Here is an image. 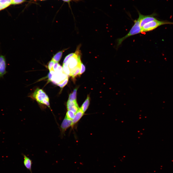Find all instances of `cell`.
I'll return each mask as SVG.
<instances>
[{"label":"cell","instance_id":"cell-4","mask_svg":"<svg viewBox=\"0 0 173 173\" xmlns=\"http://www.w3.org/2000/svg\"><path fill=\"white\" fill-rule=\"evenodd\" d=\"M166 24L173 25V22L156 19L145 24L141 29V32L151 31L160 26Z\"/></svg>","mask_w":173,"mask_h":173},{"label":"cell","instance_id":"cell-3","mask_svg":"<svg viewBox=\"0 0 173 173\" xmlns=\"http://www.w3.org/2000/svg\"><path fill=\"white\" fill-rule=\"evenodd\" d=\"M79 52V49H77L74 55L70 57L67 62L65 63L67 65L69 68L70 71V76H71L77 67L81 64Z\"/></svg>","mask_w":173,"mask_h":173},{"label":"cell","instance_id":"cell-2","mask_svg":"<svg viewBox=\"0 0 173 173\" xmlns=\"http://www.w3.org/2000/svg\"><path fill=\"white\" fill-rule=\"evenodd\" d=\"M139 15L138 18L137 20L134 21V24L129 33L124 37L117 39V47L119 46L123 41L128 37L141 32L140 22L142 14L139 12Z\"/></svg>","mask_w":173,"mask_h":173},{"label":"cell","instance_id":"cell-6","mask_svg":"<svg viewBox=\"0 0 173 173\" xmlns=\"http://www.w3.org/2000/svg\"><path fill=\"white\" fill-rule=\"evenodd\" d=\"M7 63L5 56L1 54L0 55V78H3L7 73L6 70Z\"/></svg>","mask_w":173,"mask_h":173},{"label":"cell","instance_id":"cell-16","mask_svg":"<svg viewBox=\"0 0 173 173\" xmlns=\"http://www.w3.org/2000/svg\"><path fill=\"white\" fill-rule=\"evenodd\" d=\"M75 114V113L73 111L68 110L66 114L65 117L72 120L74 118Z\"/></svg>","mask_w":173,"mask_h":173},{"label":"cell","instance_id":"cell-5","mask_svg":"<svg viewBox=\"0 0 173 173\" xmlns=\"http://www.w3.org/2000/svg\"><path fill=\"white\" fill-rule=\"evenodd\" d=\"M32 96L39 104L45 105L50 107L49 98L42 90L37 88L33 93Z\"/></svg>","mask_w":173,"mask_h":173},{"label":"cell","instance_id":"cell-8","mask_svg":"<svg viewBox=\"0 0 173 173\" xmlns=\"http://www.w3.org/2000/svg\"><path fill=\"white\" fill-rule=\"evenodd\" d=\"M154 14L148 15H142L140 22L141 29L146 24L156 19L154 17Z\"/></svg>","mask_w":173,"mask_h":173},{"label":"cell","instance_id":"cell-11","mask_svg":"<svg viewBox=\"0 0 173 173\" xmlns=\"http://www.w3.org/2000/svg\"><path fill=\"white\" fill-rule=\"evenodd\" d=\"M84 113L80 108L75 113L74 116L72 120V126L76 124L81 118Z\"/></svg>","mask_w":173,"mask_h":173},{"label":"cell","instance_id":"cell-23","mask_svg":"<svg viewBox=\"0 0 173 173\" xmlns=\"http://www.w3.org/2000/svg\"></svg>","mask_w":173,"mask_h":173},{"label":"cell","instance_id":"cell-24","mask_svg":"<svg viewBox=\"0 0 173 173\" xmlns=\"http://www.w3.org/2000/svg\"></svg>","mask_w":173,"mask_h":173},{"label":"cell","instance_id":"cell-15","mask_svg":"<svg viewBox=\"0 0 173 173\" xmlns=\"http://www.w3.org/2000/svg\"><path fill=\"white\" fill-rule=\"evenodd\" d=\"M12 0H0V3L6 8L12 4Z\"/></svg>","mask_w":173,"mask_h":173},{"label":"cell","instance_id":"cell-9","mask_svg":"<svg viewBox=\"0 0 173 173\" xmlns=\"http://www.w3.org/2000/svg\"><path fill=\"white\" fill-rule=\"evenodd\" d=\"M71 126H72V120L65 117L60 126L62 133H64L66 130Z\"/></svg>","mask_w":173,"mask_h":173},{"label":"cell","instance_id":"cell-14","mask_svg":"<svg viewBox=\"0 0 173 173\" xmlns=\"http://www.w3.org/2000/svg\"><path fill=\"white\" fill-rule=\"evenodd\" d=\"M77 89V88H75L72 93L69 94L68 100L70 101H76Z\"/></svg>","mask_w":173,"mask_h":173},{"label":"cell","instance_id":"cell-7","mask_svg":"<svg viewBox=\"0 0 173 173\" xmlns=\"http://www.w3.org/2000/svg\"><path fill=\"white\" fill-rule=\"evenodd\" d=\"M68 110L71 111L75 113L79 109L76 101H70L68 100L67 102Z\"/></svg>","mask_w":173,"mask_h":173},{"label":"cell","instance_id":"cell-10","mask_svg":"<svg viewBox=\"0 0 173 173\" xmlns=\"http://www.w3.org/2000/svg\"><path fill=\"white\" fill-rule=\"evenodd\" d=\"M24 157V164L27 170L30 171L31 173H32L31 170V166L32 164V160L25 155L23 154Z\"/></svg>","mask_w":173,"mask_h":173},{"label":"cell","instance_id":"cell-20","mask_svg":"<svg viewBox=\"0 0 173 173\" xmlns=\"http://www.w3.org/2000/svg\"><path fill=\"white\" fill-rule=\"evenodd\" d=\"M26 0H12V4H20Z\"/></svg>","mask_w":173,"mask_h":173},{"label":"cell","instance_id":"cell-12","mask_svg":"<svg viewBox=\"0 0 173 173\" xmlns=\"http://www.w3.org/2000/svg\"><path fill=\"white\" fill-rule=\"evenodd\" d=\"M90 100L89 96L88 95L86 99L83 104L80 108L84 113L86 111L88 108L90 103Z\"/></svg>","mask_w":173,"mask_h":173},{"label":"cell","instance_id":"cell-18","mask_svg":"<svg viewBox=\"0 0 173 173\" xmlns=\"http://www.w3.org/2000/svg\"><path fill=\"white\" fill-rule=\"evenodd\" d=\"M75 54V53H72L69 54L65 58L63 62V64L66 63L68 61L69 58L73 56Z\"/></svg>","mask_w":173,"mask_h":173},{"label":"cell","instance_id":"cell-13","mask_svg":"<svg viewBox=\"0 0 173 173\" xmlns=\"http://www.w3.org/2000/svg\"><path fill=\"white\" fill-rule=\"evenodd\" d=\"M65 49L60 51L56 53L53 57L51 60L58 62L61 58L62 54Z\"/></svg>","mask_w":173,"mask_h":173},{"label":"cell","instance_id":"cell-19","mask_svg":"<svg viewBox=\"0 0 173 173\" xmlns=\"http://www.w3.org/2000/svg\"><path fill=\"white\" fill-rule=\"evenodd\" d=\"M85 66L81 62L79 75H81L85 71Z\"/></svg>","mask_w":173,"mask_h":173},{"label":"cell","instance_id":"cell-1","mask_svg":"<svg viewBox=\"0 0 173 173\" xmlns=\"http://www.w3.org/2000/svg\"><path fill=\"white\" fill-rule=\"evenodd\" d=\"M49 80L61 88L64 87L67 83L68 75L63 71L62 67L58 62H55L53 65L49 69Z\"/></svg>","mask_w":173,"mask_h":173},{"label":"cell","instance_id":"cell-22","mask_svg":"<svg viewBox=\"0 0 173 173\" xmlns=\"http://www.w3.org/2000/svg\"><path fill=\"white\" fill-rule=\"evenodd\" d=\"M62 0L65 2H70V1H71L72 0Z\"/></svg>","mask_w":173,"mask_h":173},{"label":"cell","instance_id":"cell-17","mask_svg":"<svg viewBox=\"0 0 173 173\" xmlns=\"http://www.w3.org/2000/svg\"><path fill=\"white\" fill-rule=\"evenodd\" d=\"M81 64L77 67L75 70L71 75V76L73 78H74L77 75H79Z\"/></svg>","mask_w":173,"mask_h":173},{"label":"cell","instance_id":"cell-21","mask_svg":"<svg viewBox=\"0 0 173 173\" xmlns=\"http://www.w3.org/2000/svg\"><path fill=\"white\" fill-rule=\"evenodd\" d=\"M6 8L5 6L0 3V11Z\"/></svg>","mask_w":173,"mask_h":173}]
</instances>
